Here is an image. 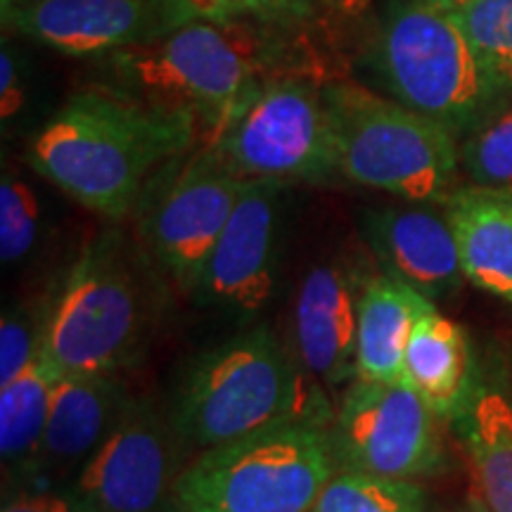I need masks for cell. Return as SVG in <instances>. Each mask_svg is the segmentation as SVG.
Masks as SVG:
<instances>
[{"label": "cell", "instance_id": "12", "mask_svg": "<svg viewBox=\"0 0 512 512\" xmlns=\"http://www.w3.org/2000/svg\"><path fill=\"white\" fill-rule=\"evenodd\" d=\"M280 188L271 178L245 181L192 292L202 304L233 313L264 309L273 292Z\"/></svg>", "mask_w": 512, "mask_h": 512}, {"label": "cell", "instance_id": "24", "mask_svg": "<svg viewBox=\"0 0 512 512\" xmlns=\"http://www.w3.org/2000/svg\"><path fill=\"white\" fill-rule=\"evenodd\" d=\"M318 0H159L171 31L190 22L306 17Z\"/></svg>", "mask_w": 512, "mask_h": 512}, {"label": "cell", "instance_id": "5", "mask_svg": "<svg viewBox=\"0 0 512 512\" xmlns=\"http://www.w3.org/2000/svg\"><path fill=\"white\" fill-rule=\"evenodd\" d=\"M337 470L328 422H280L185 465L174 512H311Z\"/></svg>", "mask_w": 512, "mask_h": 512}, {"label": "cell", "instance_id": "4", "mask_svg": "<svg viewBox=\"0 0 512 512\" xmlns=\"http://www.w3.org/2000/svg\"><path fill=\"white\" fill-rule=\"evenodd\" d=\"M330 415L325 401L311 399L278 339L254 328L197 358L171 422L185 446L207 451L280 422H328Z\"/></svg>", "mask_w": 512, "mask_h": 512}, {"label": "cell", "instance_id": "16", "mask_svg": "<svg viewBox=\"0 0 512 512\" xmlns=\"http://www.w3.org/2000/svg\"><path fill=\"white\" fill-rule=\"evenodd\" d=\"M370 247L387 273L422 297H446L465 278L451 223L425 207L382 209L368 219Z\"/></svg>", "mask_w": 512, "mask_h": 512}, {"label": "cell", "instance_id": "3", "mask_svg": "<svg viewBox=\"0 0 512 512\" xmlns=\"http://www.w3.org/2000/svg\"><path fill=\"white\" fill-rule=\"evenodd\" d=\"M155 323L140 256L119 230L88 242L50 297L41 354L60 373L119 375L136 366Z\"/></svg>", "mask_w": 512, "mask_h": 512}, {"label": "cell", "instance_id": "11", "mask_svg": "<svg viewBox=\"0 0 512 512\" xmlns=\"http://www.w3.org/2000/svg\"><path fill=\"white\" fill-rule=\"evenodd\" d=\"M174 422L147 401L131 399L98 451L86 460L72 491L93 512H166L174 508L178 467Z\"/></svg>", "mask_w": 512, "mask_h": 512}, {"label": "cell", "instance_id": "14", "mask_svg": "<svg viewBox=\"0 0 512 512\" xmlns=\"http://www.w3.org/2000/svg\"><path fill=\"white\" fill-rule=\"evenodd\" d=\"M368 278L354 266L311 268L294 302V347L299 363L328 387L356 380L358 302Z\"/></svg>", "mask_w": 512, "mask_h": 512}, {"label": "cell", "instance_id": "17", "mask_svg": "<svg viewBox=\"0 0 512 512\" xmlns=\"http://www.w3.org/2000/svg\"><path fill=\"white\" fill-rule=\"evenodd\" d=\"M463 275L479 290L512 304V192L460 188L446 202Z\"/></svg>", "mask_w": 512, "mask_h": 512}, {"label": "cell", "instance_id": "30", "mask_svg": "<svg viewBox=\"0 0 512 512\" xmlns=\"http://www.w3.org/2000/svg\"><path fill=\"white\" fill-rule=\"evenodd\" d=\"M427 3H432L434 8H439V10L453 12V10H458V8H465V5L475 3V0H427Z\"/></svg>", "mask_w": 512, "mask_h": 512}, {"label": "cell", "instance_id": "20", "mask_svg": "<svg viewBox=\"0 0 512 512\" xmlns=\"http://www.w3.org/2000/svg\"><path fill=\"white\" fill-rule=\"evenodd\" d=\"M57 375L60 370L41 354L22 375L0 387V456L5 470L36 477Z\"/></svg>", "mask_w": 512, "mask_h": 512}, {"label": "cell", "instance_id": "31", "mask_svg": "<svg viewBox=\"0 0 512 512\" xmlns=\"http://www.w3.org/2000/svg\"><path fill=\"white\" fill-rule=\"evenodd\" d=\"M475 512H486V510H482V508H477V510H475Z\"/></svg>", "mask_w": 512, "mask_h": 512}, {"label": "cell", "instance_id": "2", "mask_svg": "<svg viewBox=\"0 0 512 512\" xmlns=\"http://www.w3.org/2000/svg\"><path fill=\"white\" fill-rule=\"evenodd\" d=\"M264 55L247 22H190L112 53L110 74L117 91L190 114L200 124L202 145H211L268 83L261 76Z\"/></svg>", "mask_w": 512, "mask_h": 512}, {"label": "cell", "instance_id": "15", "mask_svg": "<svg viewBox=\"0 0 512 512\" xmlns=\"http://www.w3.org/2000/svg\"><path fill=\"white\" fill-rule=\"evenodd\" d=\"M128 401L119 375H57L36 475L81 470L117 425Z\"/></svg>", "mask_w": 512, "mask_h": 512}, {"label": "cell", "instance_id": "8", "mask_svg": "<svg viewBox=\"0 0 512 512\" xmlns=\"http://www.w3.org/2000/svg\"><path fill=\"white\" fill-rule=\"evenodd\" d=\"M209 147L242 181H325L337 174L325 91L302 76L268 79Z\"/></svg>", "mask_w": 512, "mask_h": 512}, {"label": "cell", "instance_id": "10", "mask_svg": "<svg viewBox=\"0 0 512 512\" xmlns=\"http://www.w3.org/2000/svg\"><path fill=\"white\" fill-rule=\"evenodd\" d=\"M439 415L406 382L354 380L332 420L339 470L411 482L441 463Z\"/></svg>", "mask_w": 512, "mask_h": 512}, {"label": "cell", "instance_id": "19", "mask_svg": "<svg viewBox=\"0 0 512 512\" xmlns=\"http://www.w3.org/2000/svg\"><path fill=\"white\" fill-rule=\"evenodd\" d=\"M403 382L411 384L439 418L463 411L470 392V347L456 320L434 304L415 323L403 356Z\"/></svg>", "mask_w": 512, "mask_h": 512}, {"label": "cell", "instance_id": "1", "mask_svg": "<svg viewBox=\"0 0 512 512\" xmlns=\"http://www.w3.org/2000/svg\"><path fill=\"white\" fill-rule=\"evenodd\" d=\"M195 145L202 131L190 114L100 88L64 102L31 140L29 162L81 207L119 221L136 211L150 178Z\"/></svg>", "mask_w": 512, "mask_h": 512}, {"label": "cell", "instance_id": "9", "mask_svg": "<svg viewBox=\"0 0 512 512\" xmlns=\"http://www.w3.org/2000/svg\"><path fill=\"white\" fill-rule=\"evenodd\" d=\"M245 181L209 147L159 169L140 195L136 216L150 259L185 292H195L211 249L233 214Z\"/></svg>", "mask_w": 512, "mask_h": 512}, {"label": "cell", "instance_id": "18", "mask_svg": "<svg viewBox=\"0 0 512 512\" xmlns=\"http://www.w3.org/2000/svg\"><path fill=\"white\" fill-rule=\"evenodd\" d=\"M432 302L394 275H370L358 302L356 380L403 382V356Z\"/></svg>", "mask_w": 512, "mask_h": 512}, {"label": "cell", "instance_id": "22", "mask_svg": "<svg viewBox=\"0 0 512 512\" xmlns=\"http://www.w3.org/2000/svg\"><path fill=\"white\" fill-rule=\"evenodd\" d=\"M311 512H430L420 486L337 470Z\"/></svg>", "mask_w": 512, "mask_h": 512}, {"label": "cell", "instance_id": "7", "mask_svg": "<svg viewBox=\"0 0 512 512\" xmlns=\"http://www.w3.org/2000/svg\"><path fill=\"white\" fill-rule=\"evenodd\" d=\"M373 64L392 100L453 136L482 126L503 91L489 79L451 12L399 0L380 24Z\"/></svg>", "mask_w": 512, "mask_h": 512}, {"label": "cell", "instance_id": "28", "mask_svg": "<svg viewBox=\"0 0 512 512\" xmlns=\"http://www.w3.org/2000/svg\"><path fill=\"white\" fill-rule=\"evenodd\" d=\"M3 512H93L79 496L69 491H29L3 505Z\"/></svg>", "mask_w": 512, "mask_h": 512}, {"label": "cell", "instance_id": "27", "mask_svg": "<svg viewBox=\"0 0 512 512\" xmlns=\"http://www.w3.org/2000/svg\"><path fill=\"white\" fill-rule=\"evenodd\" d=\"M48 304H17L3 311V320H0V387L22 375L41 356Z\"/></svg>", "mask_w": 512, "mask_h": 512}, {"label": "cell", "instance_id": "25", "mask_svg": "<svg viewBox=\"0 0 512 512\" xmlns=\"http://www.w3.org/2000/svg\"><path fill=\"white\" fill-rule=\"evenodd\" d=\"M41 233V202L29 183L15 174H3L0 183V259L5 266L19 264L36 247Z\"/></svg>", "mask_w": 512, "mask_h": 512}, {"label": "cell", "instance_id": "13", "mask_svg": "<svg viewBox=\"0 0 512 512\" xmlns=\"http://www.w3.org/2000/svg\"><path fill=\"white\" fill-rule=\"evenodd\" d=\"M3 24L67 55H112L171 31L159 0H12Z\"/></svg>", "mask_w": 512, "mask_h": 512}, {"label": "cell", "instance_id": "21", "mask_svg": "<svg viewBox=\"0 0 512 512\" xmlns=\"http://www.w3.org/2000/svg\"><path fill=\"white\" fill-rule=\"evenodd\" d=\"M467 444L486 512H512V403L496 389L472 401Z\"/></svg>", "mask_w": 512, "mask_h": 512}, {"label": "cell", "instance_id": "6", "mask_svg": "<svg viewBox=\"0 0 512 512\" xmlns=\"http://www.w3.org/2000/svg\"><path fill=\"white\" fill-rule=\"evenodd\" d=\"M337 174L406 202H448L458 174L456 136L434 119L358 83H330Z\"/></svg>", "mask_w": 512, "mask_h": 512}, {"label": "cell", "instance_id": "26", "mask_svg": "<svg viewBox=\"0 0 512 512\" xmlns=\"http://www.w3.org/2000/svg\"><path fill=\"white\" fill-rule=\"evenodd\" d=\"M463 164L475 185L512 192V107L472 133Z\"/></svg>", "mask_w": 512, "mask_h": 512}, {"label": "cell", "instance_id": "23", "mask_svg": "<svg viewBox=\"0 0 512 512\" xmlns=\"http://www.w3.org/2000/svg\"><path fill=\"white\" fill-rule=\"evenodd\" d=\"M451 17L489 79L503 93L512 91V0H475Z\"/></svg>", "mask_w": 512, "mask_h": 512}, {"label": "cell", "instance_id": "29", "mask_svg": "<svg viewBox=\"0 0 512 512\" xmlns=\"http://www.w3.org/2000/svg\"><path fill=\"white\" fill-rule=\"evenodd\" d=\"M27 93H24L22 72H19V62L15 50L3 46L0 53V117L8 121L22 110Z\"/></svg>", "mask_w": 512, "mask_h": 512}]
</instances>
